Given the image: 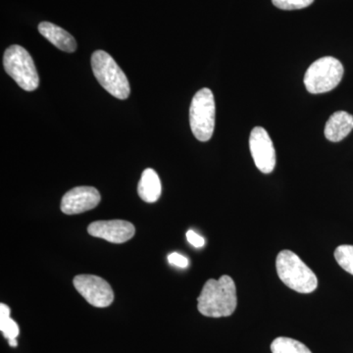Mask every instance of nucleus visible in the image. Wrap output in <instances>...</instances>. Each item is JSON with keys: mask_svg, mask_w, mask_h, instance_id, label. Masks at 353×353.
Segmentation results:
<instances>
[{"mask_svg": "<svg viewBox=\"0 0 353 353\" xmlns=\"http://www.w3.org/2000/svg\"><path fill=\"white\" fill-rule=\"evenodd\" d=\"M197 303L199 312L206 317H229L233 314L238 304L233 279L224 275L219 280H208L197 299Z\"/></svg>", "mask_w": 353, "mask_h": 353, "instance_id": "1", "label": "nucleus"}, {"mask_svg": "<svg viewBox=\"0 0 353 353\" xmlns=\"http://www.w3.org/2000/svg\"><path fill=\"white\" fill-rule=\"evenodd\" d=\"M279 278L290 289L301 294H310L317 289L318 279L314 272L290 250H282L276 260Z\"/></svg>", "mask_w": 353, "mask_h": 353, "instance_id": "2", "label": "nucleus"}, {"mask_svg": "<svg viewBox=\"0 0 353 353\" xmlns=\"http://www.w3.org/2000/svg\"><path fill=\"white\" fill-rule=\"evenodd\" d=\"M92 67L95 78L109 94L122 101L129 97L131 88L127 76L110 54L103 50L94 51Z\"/></svg>", "mask_w": 353, "mask_h": 353, "instance_id": "3", "label": "nucleus"}, {"mask_svg": "<svg viewBox=\"0 0 353 353\" xmlns=\"http://www.w3.org/2000/svg\"><path fill=\"white\" fill-rule=\"evenodd\" d=\"M214 95L208 88L199 90L192 99L190 108V124L192 134L199 141L212 138L215 128Z\"/></svg>", "mask_w": 353, "mask_h": 353, "instance_id": "4", "label": "nucleus"}, {"mask_svg": "<svg viewBox=\"0 0 353 353\" xmlns=\"http://www.w3.org/2000/svg\"><path fill=\"white\" fill-rule=\"evenodd\" d=\"M3 65L6 73L23 90L32 92L39 88V78L34 60L22 46H9L4 52Z\"/></svg>", "mask_w": 353, "mask_h": 353, "instance_id": "5", "label": "nucleus"}, {"mask_svg": "<svg viewBox=\"0 0 353 353\" xmlns=\"http://www.w3.org/2000/svg\"><path fill=\"white\" fill-rule=\"evenodd\" d=\"M343 76V64L336 58L322 57L313 62L306 71L304 85L310 94H324L336 88Z\"/></svg>", "mask_w": 353, "mask_h": 353, "instance_id": "6", "label": "nucleus"}, {"mask_svg": "<svg viewBox=\"0 0 353 353\" xmlns=\"http://www.w3.org/2000/svg\"><path fill=\"white\" fill-rule=\"evenodd\" d=\"M74 287L94 307H108L113 303L112 288L103 279L94 275H78L73 281Z\"/></svg>", "mask_w": 353, "mask_h": 353, "instance_id": "7", "label": "nucleus"}, {"mask_svg": "<svg viewBox=\"0 0 353 353\" xmlns=\"http://www.w3.org/2000/svg\"><path fill=\"white\" fill-rule=\"evenodd\" d=\"M250 148L257 168L262 173H272L276 166V152L273 141L264 128L255 127L250 132Z\"/></svg>", "mask_w": 353, "mask_h": 353, "instance_id": "8", "label": "nucleus"}, {"mask_svg": "<svg viewBox=\"0 0 353 353\" xmlns=\"http://www.w3.org/2000/svg\"><path fill=\"white\" fill-rule=\"evenodd\" d=\"M101 202V194L94 187L74 188L64 194L61 201V210L64 214H81L92 210Z\"/></svg>", "mask_w": 353, "mask_h": 353, "instance_id": "9", "label": "nucleus"}, {"mask_svg": "<svg viewBox=\"0 0 353 353\" xmlns=\"http://www.w3.org/2000/svg\"><path fill=\"white\" fill-rule=\"evenodd\" d=\"M88 234L112 243H123L134 236V225L124 220L97 221L88 228Z\"/></svg>", "mask_w": 353, "mask_h": 353, "instance_id": "10", "label": "nucleus"}, {"mask_svg": "<svg viewBox=\"0 0 353 353\" xmlns=\"http://www.w3.org/2000/svg\"><path fill=\"white\" fill-rule=\"evenodd\" d=\"M39 32L41 36L50 41L53 46L65 52H75L77 43L74 37L62 28L50 22H41L39 25Z\"/></svg>", "mask_w": 353, "mask_h": 353, "instance_id": "11", "label": "nucleus"}, {"mask_svg": "<svg viewBox=\"0 0 353 353\" xmlns=\"http://www.w3.org/2000/svg\"><path fill=\"white\" fill-rule=\"evenodd\" d=\"M353 129V116L345 111L334 112L325 126V137L330 141L338 143L348 136Z\"/></svg>", "mask_w": 353, "mask_h": 353, "instance_id": "12", "label": "nucleus"}, {"mask_svg": "<svg viewBox=\"0 0 353 353\" xmlns=\"http://www.w3.org/2000/svg\"><path fill=\"white\" fill-rule=\"evenodd\" d=\"M139 196L148 203L157 202L161 196V181L153 169H145L143 172L138 187Z\"/></svg>", "mask_w": 353, "mask_h": 353, "instance_id": "13", "label": "nucleus"}, {"mask_svg": "<svg viewBox=\"0 0 353 353\" xmlns=\"http://www.w3.org/2000/svg\"><path fill=\"white\" fill-rule=\"evenodd\" d=\"M272 353H312L301 341L287 336H279L271 343Z\"/></svg>", "mask_w": 353, "mask_h": 353, "instance_id": "14", "label": "nucleus"}, {"mask_svg": "<svg viewBox=\"0 0 353 353\" xmlns=\"http://www.w3.org/2000/svg\"><path fill=\"white\" fill-rule=\"evenodd\" d=\"M0 330L7 340H17L20 334L17 323L10 318V308L6 304H0Z\"/></svg>", "mask_w": 353, "mask_h": 353, "instance_id": "15", "label": "nucleus"}, {"mask_svg": "<svg viewBox=\"0 0 353 353\" xmlns=\"http://www.w3.org/2000/svg\"><path fill=\"white\" fill-rule=\"evenodd\" d=\"M334 259L343 270L353 275V245H340L334 250Z\"/></svg>", "mask_w": 353, "mask_h": 353, "instance_id": "16", "label": "nucleus"}, {"mask_svg": "<svg viewBox=\"0 0 353 353\" xmlns=\"http://www.w3.org/2000/svg\"><path fill=\"white\" fill-rule=\"evenodd\" d=\"M314 0H272L274 6L282 10H299L306 8L313 3Z\"/></svg>", "mask_w": 353, "mask_h": 353, "instance_id": "17", "label": "nucleus"}, {"mask_svg": "<svg viewBox=\"0 0 353 353\" xmlns=\"http://www.w3.org/2000/svg\"><path fill=\"white\" fill-rule=\"evenodd\" d=\"M168 261L169 263L173 265V266L179 267V268H187L188 265H189L187 257L178 252L171 253L168 256Z\"/></svg>", "mask_w": 353, "mask_h": 353, "instance_id": "18", "label": "nucleus"}, {"mask_svg": "<svg viewBox=\"0 0 353 353\" xmlns=\"http://www.w3.org/2000/svg\"><path fill=\"white\" fill-rule=\"evenodd\" d=\"M187 240L189 241L190 245L194 246V248H199L204 245V239L202 236L197 234L196 232L190 230L187 233Z\"/></svg>", "mask_w": 353, "mask_h": 353, "instance_id": "19", "label": "nucleus"}, {"mask_svg": "<svg viewBox=\"0 0 353 353\" xmlns=\"http://www.w3.org/2000/svg\"><path fill=\"white\" fill-rule=\"evenodd\" d=\"M9 345H10V347H17V345H18L17 340L9 341Z\"/></svg>", "mask_w": 353, "mask_h": 353, "instance_id": "20", "label": "nucleus"}]
</instances>
